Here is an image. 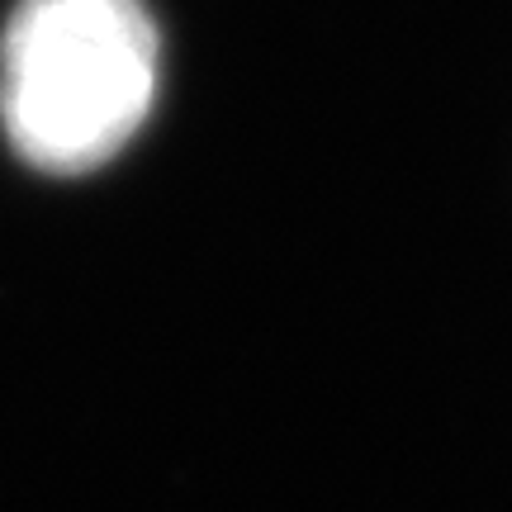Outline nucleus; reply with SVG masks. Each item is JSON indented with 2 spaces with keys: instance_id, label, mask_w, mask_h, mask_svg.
<instances>
[{
  "instance_id": "1",
  "label": "nucleus",
  "mask_w": 512,
  "mask_h": 512,
  "mask_svg": "<svg viewBox=\"0 0 512 512\" xmlns=\"http://www.w3.org/2000/svg\"><path fill=\"white\" fill-rule=\"evenodd\" d=\"M162 38L143 0H19L0 34V128L24 166L86 176L157 100Z\"/></svg>"
}]
</instances>
